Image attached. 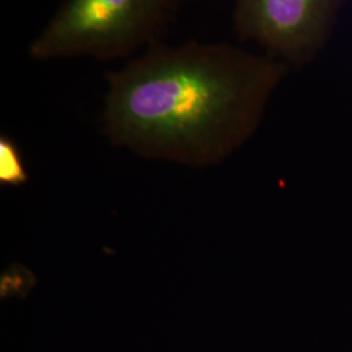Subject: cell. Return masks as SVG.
Instances as JSON below:
<instances>
[{
  "instance_id": "7a4b0ae2",
  "label": "cell",
  "mask_w": 352,
  "mask_h": 352,
  "mask_svg": "<svg viewBox=\"0 0 352 352\" xmlns=\"http://www.w3.org/2000/svg\"><path fill=\"white\" fill-rule=\"evenodd\" d=\"M175 0H65L29 46L34 60L116 59L155 43Z\"/></svg>"
},
{
  "instance_id": "5b68a950",
  "label": "cell",
  "mask_w": 352,
  "mask_h": 352,
  "mask_svg": "<svg viewBox=\"0 0 352 352\" xmlns=\"http://www.w3.org/2000/svg\"><path fill=\"white\" fill-rule=\"evenodd\" d=\"M37 279L25 266L13 264L3 272L0 277V296L1 299L25 298L30 289L36 286Z\"/></svg>"
},
{
  "instance_id": "6da1fadb",
  "label": "cell",
  "mask_w": 352,
  "mask_h": 352,
  "mask_svg": "<svg viewBox=\"0 0 352 352\" xmlns=\"http://www.w3.org/2000/svg\"><path fill=\"white\" fill-rule=\"evenodd\" d=\"M285 67L226 43H153L106 74L102 132L149 161L205 168L251 138Z\"/></svg>"
},
{
  "instance_id": "3957f363",
  "label": "cell",
  "mask_w": 352,
  "mask_h": 352,
  "mask_svg": "<svg viewBox=\"0 0 352 352\" xmlns=\"http://www.w3.org/2000/svg\"><path fill=\"white\" fill-rule=\"evenodd\" d=\"M340 0H236L235 26L289 63L308 62L322 47Z\"/></svg>"
},
{
  "instance_id": "277c9868",
  "label": "cell",
  "mask_w": 352,
  "mask_h": 352,
  "mask_svg": "<svg viewBox=\"0 0 352 352\" xmlns=\"http://www.w3.org/2000/svg\"><path fill=\"white\" fill-rule=\"evenodd\" d=\"M29 174L17 144L8 136L0 138V184L21 187L28 183Z\"/></svg>"
}]
</instances>
